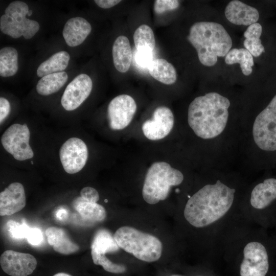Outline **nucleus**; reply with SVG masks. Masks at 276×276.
I'll return each mask as SVG.
<instances>
[{"instance_id": "f257e3e1", "label": "nucleus", "mask_w": 276, "mask_h": 276, "mask_svg": "<svg viewBox=\"0 0 276 276\" xmlns=\"http://www.w3.org/2000/svg\"><path fill=\"white\" fill-rule=\"evenodd\" d=\"M235 192L219 180L204 186L188 200L183 212L185 219L196 227L214 223L230 209Z\"/></svg>"}, {"instance_id": "f03ea898", "label": "nucleus", "mask_w": 276, "mask_h": 276, "mask_svg": "<svg viewBox=\"0 0 276 276\" xmlns=\"http://www.w3.org/2000/svg\"><path fill=\"white\" fill-rule=\"evenodd\" d=\"M229 106V100L217 93L211 92L197 97L189 106V125L198 137L214 138L226 127Z\"/></svg>"}, {"instance_id": "7ed1b4c3", "label": "nucleus", "mask_w": 276, "mask_h": 276, "mask_svg": "<svg viewBox=\"0 0 276 276\" xmlns=\"http://www.w3.org/2000/svg\"><path fill=\"white\" fill-rule=\"evenodd\" d=\"M188 40L196 49L200 62L212 66L218 57H224L232 47V40L223 26L215 22L199 21L190 28Z\"/></svg>"}, {"instance_id": "20e7f679", "label": "nucleus", "mask_w": 276, "mask_h": 276, "mask_svg": "<svg viewBox=\"0 0 276 276\" xmlns=\"http://www.w3.org/2000/svg\"><path fill=\"white\" fill-rule=\"evenodd\" d=\"M183 175L164 162H155L148 169L142 189L144 200L153 204L166 199L172 186L180 185Z\"/></svg>"}, {"instance_id": "39448f33", "label": "nucleus", "mask_w": 276, "mask_h": 276, "mask_svg": "<svg viewBox=\"0 0 276 276\" xmlns=\"http://www.w3.org/2000/svg\"><path fill=\"white\" fill-rule=\"evenodd\" d=\"M113 237L120 248L140 260L152 262L161 257L162 243L151 234L124 226L118 229Z\"/></svg>"}, {"instance_id": "423d86ee", "label": "nucleus", "mask_w": 276, "mask_h": 276, "mask_svg": "<svg viewBox=\"0 0 276 276\" xmlns=\"http://www.w3.org/2000/svg\"><path fill=\"white\" fill-rule=\"evenodd\" d=\"M29 11V7L25 2L11 3L6 8L5 14L1 17V31L13 38L21 36L26 39L33 37L40 27L37 21L26 17Z\"/></svg>"}, {"instance_id": "0eeeda50", "label": "nucleus", "mask_w": 276, "mask_h": 276, "mask_svg": "<svg viewBox=\"0 0 276 276\" xmlns=\"http://www.w3.org/2000/svg\"><path fill=\"white\" fill-rule=\"evenodd\" d=\"M252 135L261 149L268 151L276 150V95L256 118Z\"/></svg>"}, {"instance_id": "6e6552de", "label": "nucleus", "mask_w": 276, "mask_h": 276, "mask_svg": "<svg viewBox=\"0 0 276 276\" xmlns=\"http://www.w3.org/2000/svg\"><path fill=\"white\" fill-rule=\"evenodd\" d=\"M30 132L27 124H14L8 127L1 137L4 148L18 160L32 158L34 152L29 145Z\"/></svg>"}, {"instance_id": "1a4fd4ad", "label": "nucleus", "mask_w": 276, "mask_h": 276, "mask_svg": "<svg viewBox=\"0 0 276 276\" xmlns=\"http://www.w3.org/2000/svg\"><path fill=\"white\" fill-rule=\"evenodd\" d=\"M243 256L241 276L266 275L269 269V252L265 245L257 241L250 242L244 247Z\"/></svg>"}, {"instance_id": "9d476101", "label": "nucleus", "mask_w": 276, "mask_h": 276, "mask_svg": "<svg viewBox=\"0 0 276 276\" xmlns=\"http://www.w3.org/2000/svg\"><path fill=\"white\" fill-rule=\"evenodd\" d=\"M88 149L83 141L71 137L66 141L59 150L60 160L65 171L75 174L85 166L88 158Z\"/></svg>"}, {"instance_id": "9b49d317", "label": "nucleus", "mask_w": 276, "mask_h": 276, "mask_svg": "<svg viewBox=\"0 0 276 276\" xmlns=\"http://www.w3.org/2000/svg\"><path fill=\"white\" fill-rule=\"evenodd\" d=\"M136 110V103L130 96L121 95L114 98L107 108L110 128L118 130L126 127L132 121Z\"/></svg>"}, {"instance_id": "f8f14e48", "label": "nucleus", "mask_w": 276, "mask_h": 276, "mask_svg": "<svg viewBox=\"0 0 276 276\" xmlns=\"http://www.w3.org/2000/svg\"><path fill=\"white\" fill-rule=\"evenodd\" d=\"M37 260L32 255L7 250L1 256L2 270L11 276H28L35 269Z\"/></svg>"}, {"instance_id": "ddd939ff", "label": "nucleus", "mask_w": 276, "mask_h": 276, "mask_svg": "<svg viewBox=\"0 0 276 276\" xmlns=\"http://www.w3.org/2000/svg\"><path fill=\"white\" fill-rule=\"evenodd\" d=\"M93 88L91 78L81 74L66 86L61 99L62 107L67 111L77 109L89 96Z\"/></svg>"}, {"instance_id": "4468645a", "label": "nucleus", "mask_w": 276, "mask_h": 276, "mask_svg": "<svg viewBox=\"0 0 276 276\" xmlns=\"http://www.w3.org/2000/svg\"><path fill=\"white\" fill-rule=\"evenodd\" d=\"M174 123V116L167 107H158L154 111L152 118L146 120L142 125L144 135L150 140H159L171 132Z\"/></svg>"}, {"instance_id": "2eb2a0df", "label": "nucleus", "mask_w": 276, "mask_h": 276, "mask_svg": "<svg viewBox=\"0 0 276 276\" xmlns=\"http://www.w3.org/2000/svg\"><path fill=\"white\" fill-rule=\"evenodd\" d=\"M26 204L23 185L17 182L11 183L0 193V215L9 216L18 212Z\"/></svg>"}, {"instance_id": "dca6fc26", "label": "nucleus", "mask_w": 276, "mask_h": 276, "mask_svg": "<svg viewBox=\"0 0 276 276\" xmlns=\"http://www.w3.org/2000/svg\"><path fill=\"white\" fill-rule=\"evenodd\" d=\"M224 13L227 20L236 25L249 26L256 23L259 18L257 9L237 0L227 4Z\"/></svg>"}, {"instance_id": "f3484780", "label": "nucleus", "mask_w": 276, "mask_h": 276, "mask_svg": "<svg viewBox=\"0 0 276 276\" xmlns=\"http://www.w3.org/2000/svg\"><path fill=\"white\" fill-rule=\"evenodd\" d=\"M276 201V178H268L258 183L253 189L250 204L259 210H265Z\"/></svg>"}, {"instance_id": "a211bd4d", "label": "nucleus", "mask_w": 276, "mask_h": 276, "mask_svg": "<svg viewBox=\"0 0 276 276\" xmlns=\"http://www.w3.org/2000/svg\"><path fill=\"white\" fill-rule=\"evenodd\" d=\"M91 26L85 18L73 17L65 23L63 29V36L66 44L71 47L81 44L90 34Z\"/></svg>"}, {"instance_id": "6ab92c4d", "label": "nucleus", "mask_w": 276, "mask_h": 276, "mask_svg": "<svg viewBox=\"0 0 276 276\" xmlns=\"http://www.w3.org/2000/svg\"><path fill=\"white\" fill-rule=\"evenodd\" d=\"M45 235L49 244L56 252L63 255H70L79 249L78 244L74 243L62 228L49 227L45 230Z\"/></svg>"}, {"instance_id": "aec40b11", "label": "nucleus", "mask_w": 276, "mask_h": 276, "mask_svg": "<svg viewBox=\"0 0 276 276\" xmlns=\"http://www.w3.org/2000/svg\"><path fill=\"white\" fill-rule=\"evenodd\" d=\"M112 58L114 65L119 72L125 73L130 68L132 53L129 41L127 37H118L112 45Z\"/></svg>"}, {"instance_id": "412c9836", "label": "nucleus", "mask_w": 276, "mask_h": 276, "mask_svg": "<svg viewBox=\"0 0 276 276\" xmlns=\"http://www.w3.org/2000/svg\"><path fill=\"white\" fill-rule=\"evenodd\" d=\"M147 69L153 78L165 84H172L176 81L177 74L175 67L164 59H153Z\"/></svg>"}, {"instance_id": "4be33fe9", "label": "nucleus", "mask_w": 276, "mask_h": 276, "mask_svg": "<svg viewBox=\"0 0 276 276\" xmlns=\"http://www.w3.org/2000/svg\"><path fill=\"white\" fill-rule=\"evenodd\" d=\"M70 59V55L66 51L56 53L39 65L37 70V76L42 78L49 74L63 71L68 66Z\"/></svg>"}, {"instance_id": "5701e85b", "label": "nucleus", "mask_w": 276, "mask_h": 276, "mask_svg": "<svg viewBox=\"0 0 276 276\" xmlns=\"http://www.w3.org/2000/svg\"><path fill=\"white\" fill-rule=\"evenodd\" d=\"M68 79L66 72H60L47 75L37 82L36 89L40 95L48 96L57 92Z\"/></svg>"}, {"instance_id": "b1692460", "label": "nucleus", "mask_w": 276, "mask_h": 276, "mask_svg": "<svg viewBox=\"0 0 276 276\" xmlns=\"http://www.w3.org/2000/svg\"><path fill=\"white\" fill-rule=\"evenodd\" d=\"M120 247L113 236L106 229H100L95 234L91 245V251L98 254L105 255L116 252Z\"/></svg>"}, {"instance_id": "393cba45", "label": "nucleus", "mask_w": 276, "mask_h": 276, "mask_svg": "<svg viewBox=\"0 0 276 276\" xmlns=\"http://www.w3.org/2000/svg\"><path fill=\"white\" fill-rule=\"evenodd\" d=\"M262 32L261 25L256 22L249 26L244 33L245 39L243 45L245 49L256 57L260 56L265 52L264 47L260 38Z\"/></svg>"}, {"instance_id": "a878e982", "label": "nucleus", "mask_w": 276, "mask_h": 276, "mask_svg": "<svg viewBox=\"0 0 276 276\" xmlns=\"http://www.w3.org/2000/svg\"><path fill=\"white\" fill-rule=\"evenodd\" d=\"M76 210L85 220L91 222L103 221L106 216L104 208L97 202H89L79 197L76 200Z\"/></svg>"}, {"instance_id": "bb28decb", "label": "nucleus", "mask_w": 276, "mask_h": 276, "mask_svg": "<svg viewBox=\"0 0 276 276\" xmlns=\"http://www.w3.org/2000/svg\"><path fill=\"white\" fill-rule=\"evenodd\" d=\"M224 60L228 65L239 63L242 73L245 76L249 75L252 72L253 57L245 48L231 49L225 56Z\"/></svg>"}, {"instance_id": "cd10ccee", "label": "nucleus", "mask_w": 276, "mask_h": 276, "mask_svg": "<svg viewBox=\"0 0 276 276\" xmlns=\"http://www.w3.org/2000/svg\"><path fill=\"white\" fill-rule=\"evenodd\" d=\"M18 52L13 47H4L0 50V75L8 77L18 71Z\"/></svg>"}, {"instance_id": "c85d7f7f", "label": "nucleus", "mask_w": 276, "mask_h": 276, "mask_svg": "<svg viewBox=\"0 0 276 276\" xmlns=\"http://www.w3.org/2000/svg\"><path fill=\"white\" fill-rule=\"evenodd\" d=\"M133 40L136 51H146L153 52L155 41L152 29L147 25L138 27L133 34Z\"/></svg>"}, {"instance_id": "c756f323", "label": "nucleus", "mask_w": 276, "mask_h": 276, "mask_svg": "<svg viewBox=\"0 0 276 276\" xmlns=\"http://www.w3.org/2000/svg\"><path fill=\"white\" fill-rule=\"evenodd\" d=\"M93 262L96 265H99L104 269L109 272L122 273L126 271V267L124 265L116 264L109 260L105 255L98 254L91 251Z\"/></svg>"}, {"instance_id": "7c9ffc66", "label": "nucleus", "mask_w": 276, "mask_h": 276, "mask_svg": "<svg viewBox=\"0 0 276 276\" xmlns=\"http://www.w3.org/2000/svg\"><path fill=\"white\" fill-rule=\"evenodd\" d=\"M9 231L12 236L16 239L26 238L31 228L25 223L21 224L10 221L8 223Z\"/></svg>"}, {"instance_id": "2f4dec72", "label": "nucleus", "mask_w": 276, "mask_h": 276, "mask_svg": "<svg viewBox=\"0 0 276 276\" xmlns=\"http://www.w3.org/2000/svg\"><path fill=\"white\" fill-rule=\"evenodd\" d=\"M179 2L177 0H156L154 2V10L158 14L177 9Z\"/></svg>"}, {"instance_id": "473e14b6", "label": "nucleus", "mask_w": 276, "mask_h": 276, "mask_svg": "<svg viewBox=\"0 0 276 276\" xmlns=\"http://www.w3.org/2000/svg\"><path fill=\"white\" fill-rule=\"evenodd\" d=\"M135 60L136 63L141 67H147L153 60L152 52L146 51H136Z\"/></svg>"}, {"instance_id": "72a5a7b5", "label": "nucleus", "mask_w": 276, "mask_h": 276, "mask_svg": "<svg viewBox=\"0 0 276 276\" xmlns=\"http://www.w3.org/2000/svg\"><path fill=\"white\" fill-rule=\"evenodd\" d=\"M80 196L83 200L89 202H97L99 199L98 191L90 187H86L82 189Z\"/></svg>"}, {"instance_id": "f704fd0d", "label": "nucleus", "mask_w": 276, "mask_h": 276, "mask_svg": "<svg viewBox=\"0 0 276 276\" xmlns=\"http://www.w3.org/2000/svg\"><path fill=\"white\" fill-rule=\"evenodd\" d=\"M27 239L32 245H38L43 240V235L40 229L36 227L31 228L28 234Z\"/></svg>"}, {"instance_id": "c9c22d12", "label": "nucleus", "mask_w": 276, "mask_h": 276, "mask_svg": "<svg viewBox=\"0 0 276 276\" xmlns=\"http://www.w3.org/2000/svg\"><path fill=\"white\" fill-rule=\"evenodd\" d=\"M11 110L10 104L8 100L4 97L0 98V122L7 117Z\"/></svg>"}, {"instance_id": "e433bc0d", "label": "nucleus", "mask_w": 276, "mask_h": 276, "mask_svg": "<svg viewBox=\"0 0 276 276\" xmlns=\"http://www.w3.org/2000/svg\"><path fill=\"white\" fill-rule=\"evenodd\" d=\"M95 3L100 8L108 9L111 8L120 2V0H95Z\"/></svg>"}, {"instance_id": "4c0bfd02", "label": "nucleus", "mask_w": 276, "mask_h": 276, "mask_svg": "<svg viewBox=\"0 0 276 276\" xmlns=\"http://www.w3.org/2000/svg\"><path fill=\"white\" fill-rule=\"evenodd\" d=\"M53 276H72V275L64 272H59L56 274H55Z\"/></svg>"}, {"instance_id": "58836bf2", "label": "nucleus", "mask_w": 276, "mask_h": 276, "mask_svg": "<svg viewBox=\"0 0 276 276\" xmlns=\"http://www.w3.org/2000/svg\"><path fill=\"white\" fill-rule=\"evenodd\" d=\"M32 12H33L32 10H29V11H28V12L27 15H28V16H31V15H32Z\"/></svg>"}, {"instance_id": "ea45409f", "label": "nucleus", "mask_w": 276, "mask_h": 276, "mask_svg": "<svg viewBox=\"0 0 276 276\" xmlns=\"http://www.w3.org/2000/svg\"><path fill=\"white\" fill-rule=\"evenodd\" d=\"M105 202H107V199H105Z\"/></svg>"}, {"instance_id": "a19ab883", "label": "nucleus", "mask_w": 276, "mask_h": 276, "mask_svg": "<svg viewBox=\"0 0 276 276\" xmlns=\"http://www.w3.org/2000/svg\"><path fill=\"white\" fill-rule=\"evenodd\" d=\"M31 164H32V165H33V161H31Z\"/></svg>"}, {"instance_id": "79ce46f5", "label": "nucleus", "mask_w": 276, "mask_h": 276, "mask_svg": "<svg viewBox=\"0 0 276 276\" xmlns=\"http://www.w3.org/2000/svg\"><path fill=\"white\" fill-rule=\"evenodd\" d=\"M172 276H180V275H172Z\"/></svg>"}]
</instances>
